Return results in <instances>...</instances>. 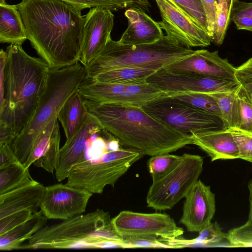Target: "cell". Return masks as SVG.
I'll return each mask as SVG.
<instances>
[{"label":"cell","mask_w":252,"mask_h":252,"mask_svg":"<svg viewBox=\"0 0 252 252\" xmlns=\"http://www.w3.org/2000/svg\"><path fill=\"white\" fill-rule=\"evenodd\" d=\"M168 96L178 99L196 108L217 116L221 119L218 104L210 94L188 93L170 94Z\"/></svg>","instance_id":"obj_29"},{"label":"cell","mask_w":252,"mask_h":252,"mask_svg":"<svg viewBox=\"0 0 252 252\" xmlns=\"http://www.w3.org/2000/svg\"><path fill=\"white\" fill-rule=\"evenodd\" d=\"M164 69L173 73H195L237 80L236 68L227 59L221 58L218 51L197 50L194 54L175 62Z\"/></svg>","instance_id":"obj_17"},{"label":"cell","mask_w":252,"mask_h":252,"mask_svg":"<svg viewBox=\"0 0 252 252\" xmlns=\"http://www.w3.org/2000/svg\"><path fill=\"white\" fill-rule=\"evenodd\" d=\"M83 18V41L79 62L86 66L111 38L114 16L110 9L97 6L90 8Z\"/></svg>","instance_id":"obj_15"},{"label":"cell","mask_w":252,"mask_h":252,"mask_svg":"<svg viewBox=\"0 0 252 252\" xmlns=\"http://www.w3.org/2000/svg\"><path fill=\"white\" fill-rule=\"evenodd\" d=\"M3 101L0 104V144H11L27 125L46 86L50 68L22 45L6 48Z\"/></svg>","instance_id":"obj_2"},{"label":"cell","mask_w":252,"mask_h":252,"mask_svg":"<svg viewBox=\"0 0 252 252\" xmlns=\"http://www.w3.org/2000/svg\"><path fill=\"white\" fill-rule=\"evenodd\" d=\"M198 236L192 239L186 240L180 237L165 242L171 248L192 246L205 247H229L227 234L223 232L217 222H211L199 232Z\"/></svg>","instance_id":"obj_25"},{"label":"cell","mask_w":252,"mask_h":252,"mask_svg":"<svg viewBox=\"0 0 252 252\" xmlns=\"http://www.w3.org/2000/svg\"><path fill=\"white\" fill-rule=\"evenodd\" d=\"M16 5L28 39L50 69L79 62L84 29L81 10L61 0H22Z\"/></svg>","instance_id":"obj_1"},{"label":"cell","mask_w":252,"mask_h":252,"mask_svg":"<svg viewBox=\"0 0 252 252\" xmlns=\"http://www.w3.org/2000/svg\"><path fill=\"white\" fill-rule=\"evenodd\" d=\"M113 226L123 239H148L172 240L180 237L184 230L170 215L121 211L111 219Z\"/></svg>","instance_id":"obj_10"},{"label":"cell","mask_w":252,"mask_h":252,"mask_svg":"<svg viewBox=\"0 0 252 252\" xmlns=\"http://www.w3.org/2000/svg\"><path fill=\"white\" fill-rule=\"evenodd\" d=\"M237 80L249 93H252V73L236 69Z\"/></svg>","instance_id":"obj_45"},{"label":"cell","mask_w":252,"mask_h":252,"mask_svg":"<svg viewBox=\"0 0 252 252\" xmlns=\"http://www.w3.org/2000/svg\"><path fill=\"white\" fill-rule=\"evenodd\" d=\"M7 59V53L2 49L0 51V104L3 101L4 80V68Z\"/></svg>","instance_id":"obj_46"},{"label":"cell","mask_w":252,"mask_h":252,"mask_svg":"<svg viewBox=\"0 0 252 252\" xmlns=\"http://www.w3.org/2000/svg\"><path fill=\"white\" fill-rule=\"evenodd\" d=\"M162 20L159 22L166 35L185 47H205L212 38L172 0H155Z\"/></svg>","instance_id":"obj_13"},{"label":"cell","mask_w":252,"mask_h":252,"mask_svg":"<svg viewBox=\"0 0 252 252\" xmlns=\"http://www.w3.org/2000/svg\"><path fill=\"white\" fill-rule=\"evenodd\" d=\"M248 188L249 191V214L248 221L252 223V180L249 182Z\"/></svg>","instance_id":"obj_48"},{"label":"cell","mask_w":252,"mask_h":252,"mask_svg":"<svg viewBox=\"0 0 252 252\" xmlns=\"http://www.w3.org/2000/svg\"><path fill=\"white\" fill-rule=\"evenodd\" d=\"M6 3L5 0H0V3Z\"/></svg>","instance_id":"obj_51"},{"label":"cell","mask_w":252,"mask_h":252,"mask_svg":"<svg viewBox=\"0 0 252 252\" xmlns=\"http://www.w3.org/2000/svg\"><path fill=\"white\" fill-rule=\"evenodd\" d=\"M252 16V2L234 0L231 12V17L237 15Z\"/></svg>","instance_id":"obj_43"},{"label":"cell","mask_w":252,"mask_h":252,"mask_svg":"<svg viewBox=\"0 0 252 252\" xmlns=\"http://www.w3.org/2000/svg\"><path fill=\"white\" fill-rule=\"evenodd\" d=\"M190 136L192 144L206 153L212 161L239 158L237 145L228 129L202 131L192 133Z\"/></svg>","instance_id":"obj_20"},{"label":"cell","mask_w":252,"mask_h":252,"mask_svg":"<svg viewBox=\"0 0 252 252\" xmlns=\"http://www.w3.org/2000/svg\"><path fill=\"white\" fill-rule=\"evenodd\" d=\"M60 140L61 134L58 121L55 124L48 148L40 158L33 162V165L53 173L58 162L60 150Z\"/></svg>","instance_id":"obj_30"},{"label":"cell","mask_w":252,"mask_h":252,"mask_svg":"<svg viewBox=\"0 0 252 252\" xmlns=\"http://www.w3.org/2000/svg\"><path fill=\"white\" fill-rule=\"evenodd\" d=\"M57 115L58 114L53 117L34 141L29 156L24 163L26 167L29 168L32 164L40 158L48 148L55 124L58 121Z\"/></svg>","instance_id":"obj_31"},{"label":"cell","mask_w":252,"mask_h":252,"mask_svg":"<svg viewBox=\"0 0 252 252\" xmlns=\"http://www.w3.org/2000/svg\"><path fill=\"white\" fill-rule=\"evenodd\" d=\"M128 26L119 42L124 44L137 45L154 43L164 35L159 22L145 12L129 8L125 13Z\"/></svg>","instance_id":"obj_19"},{"label":"cell","mask_w":252,"mask_h":252,"mask_svg":"<svg viewBox=\"0 0 252 252\" xmlns=\"http://www.w3.org/2000/svg\"><path fill=\"white\" fill-rule=\"evenodd\" d=\"M143 156L131 148L108 150L74 165L69 172L66 184L93 194H101L107 185L114 187Z\"/></svg>","instance_id":"obj_7"},{"label":"cell","mask_w":252,"mask_h":252,"mask_svg":"<svg viewBox=\"0 0 252 252\" xmlns=\"http://www.w3.org/2000/svg\"><path fill=\"white\" fill-rule=\"evenodd\" d=\"M157 71L137 67H121L100 73L92 80L101 83L115 84H146L148 78Z\"/></svg>","instance_id":"obj_26"},{"label":"cell","mask_w":252,"mask_h":252,"mask_svg":"<svg viewBox=\"0 0 252 252\" xmlns=\"http://www.w3.org/2000/svg\"><path fill=\"white\" fill-rule=\"evenodd\" d=\"M181 156L161 154L151 156L148 160L149 171L153 181L158 180L168 173L177 163Z\"/></svg>","instance_id":"obj_32"},{"label":"cell","mask_w":252,"mask_h":252,"mask_svg":"<svg viewBox=\"0 0 252 252\" xmlns=\"http://www.w3.org/2000/svg\"><path fill=\"white\" fill-rule=\"evenodd\" d=\"M171 248L165 242L160 239H123L122 248Z\"/></svg>","instance_id":"obj_40"},{"label":"cell","mask_w":252,"mask_h":252,"mask_svg":"<svg viewBox=\"0 0 252 252\" xmlns=\"http://www.w3.org/2000/svg\"><path fill=\"white\" fill-rule=\"evenodd\" d=\"M141 107L156 119L185 134L223 128L220 118L168 95Z\"/></svg>","instance_id":"obj_9"},{"label":"cell","mask_w":252,"mask_h":252,"mask_svg":"<svg viewBox=\"0 0 252 252\" xmlns=\"http://www.w3.org/2000/svg\"><path fill=\"white\" fill-rule=\"evenodd\" d=\"M236 92L240 105L241 123L238 129L252 134V100L251 95L240 84Z\"/></svg>","instance_id":"obj_33"},{"label":"cell","mask_w":252,"mask_h":252,"mask_svg":"<svg viewBox=\"0 0 252 252\" xmlns=\"http://www.w3.org/2000/svg\"><path fill=\"white\" fill-rule=\"evenodd\" d=\"M47 220L40 210L33 213L31 217L24 222L0 234V251L20 249L24 242L29 240L46 225Z\"/></svg>","instance_id":"obj_23"},{"label":"cell","mask_w":252,"mask_h":252,"mask_svg":"<svg viewBox=\"0 0 252 252\" xmlns=\"http://www.w3.org/2000/svg\"><path fill=\"white\" fill-rule=\"evenodd\" d=\"M82 10L94 7H104L112 11L121 9L120 7L110 0H61Z\"/></svg>","instance_id":"obj_39"},{"label":"cell","mask_w":252,"mask_h":252,"mask_svg":"<svg viewBox=\"0 0 252 252\" xmlns=\"http://www.w3.org/2000/svg\"><path fill=\"white\" fill-rule=\"evenodd\" d=\"M45 189L39 183L0 194V219L24 210L38 211Z\"/></svg>","instance_id":"obj_21"},{"label":"cell","mask_w":252,"mask_h":252,"mask_svg":"<svg viewBox=\"0 0 252 252\" xmlns=\"http://www.w3.org/2000/svg\"><path fill=\"white\" fill-rule=\"evenodd\" d=\"M215 211V194L198 180L185 197L180 221L189 231L199 232L212 222Z\"/></svg>","instance_id":"obj_16"},{"label":"cell","mask_w":252,"mask_h":252,"mask_svg":"<svg viewBox=\"0 0 252 252\" xmlns=\"http://www.w3.org/2000/svg\"><path fill=\"white\" fill-rule=\"evenodd\" d=\"M102 130L97 121L88 113L81 129L60 148L55 169L56 178L58 181L67 178L71 169L84 160L90 138Z\"/></svg>","instance_id":"obj_18"},{"label":"cell","mask_w":252,"mask_h":252,"mask_svg":"<svg viewBox=\"0 0 252 252\" xmlns=\"http://www.w3.org/2000/svg\"><path fill=\"white\" fill-rule=\"evenodd\" d=\"M237 30H245L252 32V16L237 15L231 17Z\"/></svg>","instance_id":"obj_44"},{"label":"cell","mask_w":252,"mask_h":252,"mask_svg":"<svg viewBox=\"0 0 252 252\" xmlns=\"http://www.w3.org/2000/svg\"><path fill=\"white\" fill-rule=\"evenodd\" d=\"M77 91L86 99L101 103H115L142 107L168 95L148 84H105L85 79Z\"/></svg>","instance_id":"obj_11"},{"label":"cell","mask_w":252,"mask_h":252,"mask_svg":"<svg viewBox=\"0 0 252 252\" xmlns=\"http://www.w3.org/2000/svg\"><path fill=\"white\" fill-rule=\"evenodd\" d=\"M32 214L30 210H24L0 219V234L24 222L31 217Z\"/></svg>","instance_id":"obj_38"},{"label":"cell","mask_w":252,"mask_h":252,"mask_svg":"<svg viewBox=\"0 0 252 252\" xmlns=\"http://www.w3.org/2000/svg\"><path fill=\"white\" fill-rule=\"evenodd\" d=\"M93 193L58 184L45 187L40 210L48 219L64 220L85 212Z\"/></svg>","instance_id":"obj_14"},{"label":"cell","mask_w":252,"mask_h":252,"mask_svg":"<svg viewBox=\"0 0 252 252\" xmlns=\"http://www.w3.org/2000/svg\"><path fill=\"white\" fill-rule=\"evenodd\" d=\"M85 79V67L80 62L60 69H50L45 91L32 115L11 144L21 163L24 164L38 135Z\"/></svg>","instance_id":"obj_6"},{"label":"cell","mask_w":252,"mask_h":252,"mask_svg":"<svg viewBox=\"0 0 252 252\" xmlns=\"http://www.w3.org/2000/svg\"><path fill=\"white\" fill-rule=\"evenodd\" d=\"M19 161L11 147V144H0V168L8 166Z\"/></svg>","instance_id":"obj_42"},{"label":"cell","mask_w":252,"mask_h":252,"mask_svg":"<svg viewBox=\"0 0 252 252\" xmlns=\"http://www.w3.org/2000/svg\"><path fill=\"white\" fill-rule=\"evenodd\" d=\"M172 0L208 33L207 17L201 0Z\"/></svg>","instance_id":"obj_34"},{"label":"cell","mask_w":252,"mask_h":252,"mask_svg":"<svg viewBox=\"0 0 252 252\" xmlns=\"http://www.w3.org/2000/svg\"><path fill=\"white\" fill-rule=\"evenodd\" d=\"M250 95H251V98H252V93H250Z\"/></svg>","instance_id":"obj_52"},{"label":"cell","mask_w":252,"mask_h":252,"mask_svg":"<svg viewBox=\"0 0 252 252\" xmlns=\"http://www.w3.org/2000/svg\"><path fill=\"white\" fill-rule=\"evenodd\" d=\"M147 82L168 95L188 93L212 94L230 92L240 85L233 80L199 73H173L164 68L150 76Z\"/></svg>","instance_id":"obj_12"},{"label":"cell","mask_w":252,"mask_h":252,"mask_svg":"<svg viewBox=\"0 0 252 252\" xmlns=\"http://www.w3.org/2000/svg\"><path fill=\"white\" fill-rule=\"evenodd\" d=\"M203 5L208 25V33L212 41L216 32V13L218 0H201Z\"/></svg>","instance_id":"obj_41"},{"label":"cell","mask_w":252,"mask_h":252,"mask_svg":"<svg viewBox=\"0 0 252 252\" xmlns=\"http://www.w3.org/2000/svg\"><path fill=\"white\" fill-rule=\"evenodd\" d=\"M234 0H218V3L226 2L232 10Z\"/></svg>","instance_id":"obj_50"},{"label":"cell","mask_w":252,"mask_h":252,"mask_svg":"<svg viewBox=\"0 0 252 252\" xmlns=\"http://www.w3.org/2000/svg\"><path fill=\"white\" fill-rule=\"evenodd\" d=\"M27 35L22 18L16 5L0 3V42L22 45Z\"/></svg>","instance_id":"obj_24"},{"label":"cell","mask_w":252,"mask_h":252,"mask_svg":"<svg viewBox=\"0 0 252 252\" xmlns=\"http://www.w3.org/2000/svg\"><path fill=\"white\" fill-rule=\"evenodd\" d=\"M88 112L121 144L144 155L170 153L192 144L190 135L158 120L141 107L85 99Z\"/></svg>","instance_id":"obj_3"},{"label":"cell","mask_w":252,"mask_h":252,"mask_svg":"<svg viewBox=\"0 0 252 252\" xmlns=\"http://www.w3.org/2000/svg\"><path fill=\"white\" fill-rule=\"evenodd\" d=\"M229 248L252 247V223L231 229L227 233Z\"/></svg>","instance_id":"obj_36"},{"label":"cell","mask_w":252,"mask_h":252,"mask_svg":"<svg viewBox=\"0 0 252 252\" xmlns=\"http://www.w3.org/2000/svg\"><path fill=\"white\" fill-rule=\"evenodd\" d=\"M231 9L226 2L218 3L216 13V32L212 42L221 45L231 19Z\"/></svg>","instance_id":"obj_35"},{"label":"cell","mask_w":252,"mask_h":252,"mask_svg":"<svg viewBox=\"0 0 252 252\" xmlns=\"http://www.w3.org/2000/svg\"><path fill=\"white\" fill-rule=\"evenodd\" d=\"M88 114L85 98L77 90L65 101L57 115L64 130L65 143L69 142L81 129Z\"/></svg>","instance_id":"obj_22"},{"label":"cell","mask_w":252,"mask_h":252,"mask_svg":"<svg viewBox=\"0 0 252 252\" xmlns=\"http://www.w3.org/2000/svg\"><path fill=\"white\" fill-rule=\"evenodd\" d=\"M237 145L239 158L252 163V134L238 128L230 129Z\"/></svg>","instance_id":"obj_37"},{"label":"cell","mask_w":252,"mask_h":252,"mask_svg":"<svg viewBox=\"0 0 252 252\" xmlns=\"http://www.w3.org/2000/svg\"><path fill=\"white\" fill-rule=\"evenodd\" d=\"M38 183L31 176L29 168L20 161L0 168V194Z\"/></svg>","instance_id":"obj_27"},{"label":"cell","mask_w":252,"mask_h":252,"mask_svg":"<svg viewBox=\"0 0 252 252\" xmlns=\"http://www.w3.org/2000/svg\"><path fill=\"white\" fill-rule=\"evenodd\" d=\"M116 5H117L120 8L123 9L125 8H128L126 2L124 0H110Z\"/></svg>","instance_id":"obj_49"},{"label":"cell","mask_w":252,"mask_h":252,"mask_svg":"<svg viewBox=\"0 0 252 252\" xmlns=\"http://www.w3.org/2000/svg\"><path fill=\"white\" fill-rule=\"evenodd\" d=\"M203 158L185 153L166 175L153 181L146 197L149 207L157 210L173 208L191 189L203 171Z\"/></svg>","instance_id":"obj_8"},{"label":"cell","mask_w":252,"mask_h":252,"mask_svg":"<svg viewBox=\"0 0 252 252\" xmlns=\"http://www.w3.org/2000/svg\"><path fill=\"white\" fill-rule=\"evenodd\" d=\"M237 88L230 92L210 94L218 104L224 129L239 128L240 125V105L236 92Z\"/></svg>","instance_id":"obj_28"},{"label":"cell","mask_w":252,"mask_h":252,"mask_svg":"<svg viewBox=\"0 0 252 252\" xmlns=\"http://www.w3.org/2000/svg\"><path fill=\"white\" fill-rule=\"evenodd\" d=\"M237 70L252 73V57L236 68Z\"/></svg>","instance_id":"obj_47"},{"label":"cell","mask_w":252,"mask_h":252,"mask_svg":"<svg viewBox=\"0 0 252 252\" xmlns=\"http://www.w3.org/2000/svg\"><path fill=\"white\" fill-rule=\"evenodd\" d=\"M109 213L96 209L51 225H45L20 249H81L122 248Z\"/></svg>","instance_id":"obj_4"},{"label":"cell","mask_w":252,"mask_h":252,"mask_svg":"<svg viewBox=\"0 0 252 252\" xmlns=\"http://www.w3.org/2000/svg\"><path fill=\"white\" fill-rule=\"evenodd\" d=\"M196 52L168 35L152 43L124 44L111 38L85 67L86 79H92L105 71L121 67H137L158 71Z\"/></svg>","instance_id":"obj_5"}]
</instances>
